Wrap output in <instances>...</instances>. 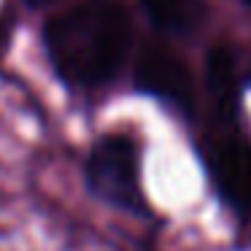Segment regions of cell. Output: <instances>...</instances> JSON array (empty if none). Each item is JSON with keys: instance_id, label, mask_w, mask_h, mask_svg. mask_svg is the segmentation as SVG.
Listing matches in <instances>:
<instances>
[{"instance_id": "1", "label": "cell", "mask_w": 251, "mask_h": 251, "mask_svg": "<svg viewBox=\"0 0 251 251\" xmlns=\"http://www.w3.org/2000/svg\"><path fill=\"white\" fill-rule=\"evenodd\" d=\"M132 44V25L122 6L89 0L46 22L44 46L57 76L71 87H100L119 76Z\"/></svg>"}, {"instance_id": "2", "label": "cell", "mask_w": 251, "mask_h": 251, "mask_svg": "<svg viewBox=\"0 0 251 251\" xmlns=\"http://www.w3.org/2000/svg\"><path fill=\"white\" fill-rule=\"evenodd\" d=\"M87 181L100 200L130 213H146L141 159L132 138L119 132H108L100 138L87 159Z\"/></svg>"}, {"instance_id": "3", "label": "cell", "mask_w": 251, "mask_h": 251, "mask_svg": "<svg viewBox=\"0 0 251 251\" xmlns=\"http://www.w3.org/2000/svg\"><path fill=\"white\" fill-rule=\"evenodd\" d=\"M135 87L184 114H192L195 108V81L189 65L162 44L143 46L135 65Z\"/></svg>"}, {"instance_id": "4", "label": "cell", "mask_w": 251, "mask_h": 251, "mask_svg": "<svg viewBox=\"0 0 251 251\" xmlns=\"http://www.w3.org/2000/svg\"><path fill=\"white\" fill-rule=\"evenodd\" d=\"M205 165L224 202L251 216V143L240 138H213L205 143Z\"/></svg>"}, {"instance_id": "5", "label": "cell", "mask_w": 251, "mask_h": 251, "mask_svg": "<svg viewBox=\"0 0 251 251\" xmlns=\"http://www.w3.org/2000/svg\"><path fill=\"white\" fill-rule=\"evenodd\" d=\"M205 84L211 92L213 103L219 105L224 116H232L238 108V65H235V54L227 44L211 46L205 60Z\"/></svg>"}, {"instance_id": "6", "label": "cell", "mask_w": 251, "mask_h": 251, "mask_svg": "<svg viewBox=\"0 0 251 251\" xmlns=\"http://www.w3.org/2000/svg\"><path fill=\"white\" fill-rule=\"evenodd\" d=\"M141 6L159 33L192 35L205 22L202 0H141Z\"/></svg>"}, {"instance_id": "7", "label": "cell", "mask_w": 251, "mask_h": 251, "mask_svg": "<svg viewBox=\"0 0 251 251\" xmlns=\"http://www.w3.org/2000/svg\"><path fill=\"white\" fill-rule=\"evenodd\" d=\"M25 3H30L33 8H41V6H49V3H54V0H25Z\"/></svg>"}, {"instance_id": "8", "label": "cell", "mask_w": 251, "mask_h": 251, "mask_svg": "<svg viewBox=\"0 0 251 251\" xmlns=\"http://www.w3.org/2000/svg\"><path fill=\"white\" fill-rule=\"evenodd\" d=\"M246 3H249V6H251V0H246Z\"/></svg>"}]
</instances>
